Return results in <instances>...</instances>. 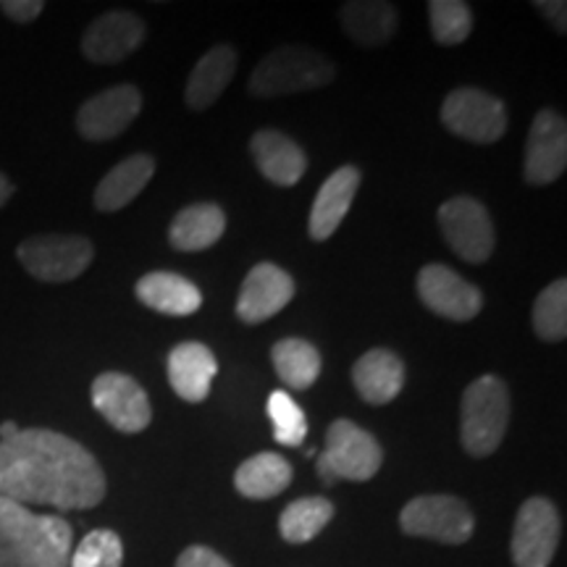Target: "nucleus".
<instances>
[{"mask_svg": "<svg viewBox=\"0 0 567 567\" xmlns=\"http://www.w3.org/2000/svg\"><path fill=\"white\" fill-rule=\"evenodd\" d=\"M109 484L95 455L74 439L51 429H19L0 442V496L19 505L92 509Z\"/></svg>", "mask_w": 567, "mask_h": 567, "instance_id": "f257e3e1", "label": "nucleus"}, {"mask_svg": "<svg viewBox=\"0 0 567 567\" xmlns=\"http://www.w3.org/2000/svg\"><path fill=\"white\" fill-rule=\"evenodd\" d=\"M74 530L59 515H38L0 496V567H69Z\"/></svg>", "mask_w": 567, "mask_h": 567, "instance_id": "f03ea898", "label": "nucleus"}, {"mask_svg": "<svg viewBox=\"0 0 567 567\" xmlns=\"http://www.w3.org/2000/svg\"><path fill=\"white\" fill-rule=\"evenodd\" d=\"M509 423V389L499 375H481L465 389L460 405V439L471 457H488Z\"/></svg>", "mask_w": 567, "mask_h": 567, "instance_id": "7ed1b4c3", "label": "nucleus"}, {"mask_svg": "<svg viewBox=\"0 0 567 567\" xmlns=\"http://www.w3.org/2000/svg\"><path fill=\"white\" fill-rule=\"evenodd\" d=\"M334 80V63L302 45H287L268 53L255 66L247 90L255 97H279L318 90Z\"/></svg>", "mask_w": 567, "mask_h": 567, "instance_id": "20e7f679", "label": "nucleus"}, {"mask_svg": "<svg viewBox=\"0 0 567 567\" xmlns=\"http://www.w3.org/2000/svg\"><path fill=\"white\" fill-rule=\"evenodd\" d=\"M384 450L373 434L360 429L358 423L339 417L326 434V452L318 455V478L326 486L337 481H371L381 471Z\"/></svg>", "mask_w": 567, "mask_h": 567, "instance_id": "39448f33", "label": "nucleus"}, {"mask_svg": "<svg viewBox=\"0 0 567 567\" xmlns=\"http://www.w3.org/2000/svg\"><path fill=\"white\" fill-rule=\"evenodd\" d=\"M17 258L38 281L63 284L87 271L95 247L80 234H38L19 245Z\"/></svg>", "mask_w": 567, "mask_h": 567, "instance_id": "423d86ee", "label": "nucleus"}, {"mask_svg": "<svg viewBox=\"0 0 567 567\" xmlns=\"http://www.w3.org/2000/svg\"><path fill=\"white\" fill-rule=\"evenodd\" d=\"M400 526L408 536L431 538L442 544H465L476 530V517L463 499L450 494H425L410 499L400 515Z\"/></svg>", "mask_w": 567, "mask_h": 567, "instance_id": "0eeeda50", "label": "nucleus"}, {"mask_svg": "<svg viewBox=\"0 0 567 567\" xmlns=\"http://www.w3.org/2000/svg\"><path fill=\"white\" fill-rule=\"evenodd\" d=\"M442 122L457 137L492 145L507 132V109L499 97L476 87H460L446 95Z\"/></svg>", "mask_w": 567, "mask_h": 567, "instance_id": "6e6552de", "label": "nucleus"}, {"mask_svg": "<svg viewBox=\"0 0 567 567\" xmlns=\"http://www.w3.org/2000/svg\"><path fill=\"white\" fill-rule=\"evenodd\" d=\"M439 226L446 245L467 264H486L494 252V224L486 205L473 197H452L439 208Z\"/></svg>", "mask_w": 567, "mask_h": 567, "instance_id": "1a4fd4ad", "label": "nucleus"}, {"mask_svg": "<svg viewBox=\"0 0 567 567\" xmlns=\"http://www.w3.org/2000/svg\"><path fill=\"white\" fill-rule=\"evenodd\" d=\"M92 405L122 434H140L153 421L151 396L132 375L109 371L92 381Z\"/></svg>", "mask_w": 567, "mask_h": 567, "instance_id": "9d476101", "label": "nucleus"}, {"mask_svg": "<svg viewBox=\"0 0 567 567\" xmlns=\"http://www.w3.org/2000/svg\"><path fill=\"white\" fill-rule=\"evenodd\" d=\"M559 544L557 507L544 496L523 502L513 528V563L515 567H549Z\"/></svg>", "mask_w": 567, "mask_h": 567, "instance_id": "9b49d317", "label": "nucleus"}, {"mask_svg": "<svg viewBox=\"0 0 567 567\" xmlns=\"http://www.w3.org/2000/svg\"><path fill=\"white\" fill-rule=\"evenodd\" d=\"M417 297L431 313L446 318V321H473L484 308V297L478 287L465 281L463 276L442 264H429L417 274Z\"/></svg>", "mask_w": 567, "mask_h": 567, "instance_id": "f8f14e48", "label": "nucleus"}, {"mask_svg": "<svg viewBox=\"0 0 567 567\" xmlns=\"http://www.w3.org/2000/svg\"><path fill=\"white\" fill-rule=\"evenodd\" d=\"M142 111V95L134 84H116V87L97 92L82 103L76 113V130L90 142H109L130 130Z\"/></svg>", "mask_w": 567, "mask_h": 567, "instance_id": "ddd939ff", "label": "nucleus"}, {"mask_svg": "<svg viewBox=\"0 0 567 567\" xmlns=\"http://www.w3.org/2000/svg\"><path fill=\"white\" fill-rule=\"evenodd\" d=\"M567 166V124L557 111L536 113L526 140V166L523 176L534 187L557 182Z\"/></svg>", "mask_w": 567, "mask_h": 567, "instance_id": "4468645a", "label": "nucleus"}, {"mask_svg": "<svg viewBox=\"0 0 567 567\" xmlns=\"http://www.w3.org/2000/svg\"><path fill=\"white\" fill-rule=\"evenodd\" d=\"M145 40V21L130 11H109L87 27L82 53L92 63H118L137 51Z\"/></svg>", "mask_w": 567, "mask_h": 567, "instance_id": "2eb2a0df", "label": "nucleus"}, {"mask_svg": "<svg viewBox=\"0 0 567 567\" xmlns=\"http://www.w3.org/2000/svg\"><path fill=\"white\" fill-rule=\"evenodd\" d=\"M295 297V279L274 264H258L239 289L237 316L245 323H264L281 313Z\"/></svg>", "mask_w": 567, "mask_h": 567, "instance_id": "dca6fc26", "label": "nucleus"}, {"mask_svg": "<svg viewBox=\"0 0 567 567\" xmlns=\"http://www.w3.org/2000/svg\"><path fill=\"white\" fill-rule=\"evenodd\" d=\"M360 179H363V176H360V168L342 166L321 184L308 224L310 237H313L316 243H326V239L339 229V224L344 221V216L352 208L354 195H358Z\"/></svg>", "mask_w": 567, "mask_h": 567, "instance_id": "f3484780", "label": "nucleus"}, {"mask_svg": "<svg viewBox=\"0 0 567 567\" xmlns=\"http://www.w3.org/2000/svg\"><path fill=\"white\" fill-rule=\"evenodd\" d=\"M216 373V354L200 342L176 344L168 354V384L184 402H203L210 394Z\"/></svg>", "mask_w": 567, "mask_h": 567, "instance_id": "a211bd4d", "label": "nucleus"}, {"mask_svg": "<svg viewBox=\"0 0 567 567\" xmlns=\"http://www.w3.org/2000/svg\"><path fill=\"white\" fill-rule=\"evenodd\" d=\"M250 153L258 172L268 182L279 184V187H295L305 176V168H308V158H305L302 147L276 130L255 132Z\"/></svg>", "mask_w": 567, "mask_h": 567, "instance_id": "6ab92c4d", "label": "nucleus"}, {"mask_svg": "<svg viewBox=\"0 0 567 567\" xmlns=\"http://www.w3.org/2000/svg\"><path fill=\"white\" fill-rule=\"evenodd\" d=\"M352 381L368 405H389L405 386V363L392 350H371L354 363Z\"/></svg>", "mask_w": 567, "mask_h": 567, "instance_id": "aec40b11", "label": "nucleus"}, {"mask_svg": "<svg viewBox=\"0 0 567 567\" xmlns=\"http://www.w3.org/2000/svg\"><path fill=\"white\" fill-rule=\"evenodd\" d=\"M137 300L145 308L163 316H193L200 310L203 292L193 281L172 271H155L142 276L134 287Z\"/></svg>", "mask_w": 567, "mask_h": 567, "instance_id": "412c9836", "label": "nucleus"}, {"mask_svg": "<svg viewBox=\"0 0 567 567\" xmlns=\"http://www.w3.org/2000/svg\"><path fill=\"white\" fill-rule=\"evenodd\" d=\"M155 174V161L151 155L137 153L124 158L118 166H113L95 187V208L103 213H116L130 205L142 189L147 187Z\"/></svg>", "mask_w": 567, "mask_h": 567, "instance_id": "4be33fe9", "label": "nucleus"}, {"mask_svg": "<svg viewBox=\"0 0 567 567\" xmlns=\"http://www.w3.org/2000/svg\"><path fill=\"white\" fill-rule=\"evenodd\" d=\"M234 74H237V51L231 45H216L213 51L205 53L195 63L193 74L187 80V90H184L189 109H210L224 95V90L229 87Z\"/></svg>", "mask_w": 567, "mask_h": 567, "instance_id": "5701e85b", "label": "nucleus"}, {"mask_svg": "<svg viewBox=\"0 0 567 567\" xmlns=\"http://www.w3.org/2000/svg\"><path fill=\"white\" fill-rule=\"evenodd\" d=\"M224 231V210L213 203H197L176 213L172 229H168V243L179 252H200L216 245Z\"/></svg>", "mask_w": 567, "mask_h": 567, "instance_id": "b1692460", "label": "nucleus"}, {"mask_svg": "<svg viewBox=\"0 0 567 567\" xmlns=\"http://www.w3.org/2000/svg\"><path fill=\"white\" fill-rule=\"evenodd\" d=\"M339 19L344 32L365 48L384 45L396 32V9L384 0H352L342 6Z\"/></svg>", "mask_w": 567, "mask_h": 567, "instance_id": "393cba45", "label": "nucleus"}, {"mask_svg": "<svg viewBox=\"0 0 567 567\" xmlns=\"http://www.w3.org/2000/svg\"><path fill=\"white\" fill-rule=\"evenodd\" d=\"M289 484H292V465L276 452L252 455L234 473V486L247 499H274Z\"/></svg>", "mask_w": 567, "mask_h": 567, "instance_id": "a878e982", "label": "nucleus"}, {"mask_svg": "<svg viewBox=\"0 0 567 567\" xmlns=\"http://www.w3.org/2000/svg\"><path fill=\"white\" fill-rule=\"evenodd\" d=\"M271 360L279 379L289 389H310L321 375V352L305 339H281L274 344Z\"/></svg>", "mask_w": 567, "mask_h": 567, "instance_id": "bb28decb", "label": "nucleus"}, {"mask_svg": "<svg viewBox=\"0 0 567 567\" xmlns=\"http://www.w3.org/2000/svg\"><path fill=\"white\" fill-rule=\"evenodd\" d=\"M334 517V505L326 496H305L284 509L279 517V530L284 542L308 544L329 526Z\"/></svg>", "mask_w": 567, "mask_h": 567, "instance_id": "cd10ccee", "label": "nucleus"}, {"mask_svg": "<svg viewBox=\"0 0 567 567\" xmlns=\"http://www.w3.org/2000/svg\"><path fill=\"white\" fill-rule=\"evenodd\" d=\"M534 331L544 342H563L567 337V281H551L534 302Z\"/></svg>", "mask_w": 567, "mask_h": 567, "instance_id": "c85d7f7f", "label": "nucleus"}, {"mask_svg": "<svg viewBox=\"0 0 567 567\" xmlns=\"http://www.w3.org/2000/svg\"><path fill=\"white\" fill-rule=\"evenodd\" d=\"M434 40L442 45H460L473 32V11L463 0H434L429 3Z\"/></svg>", "mask_w": 567, "mask_h": 567, "instance_id": "c756f323", "label": "nucleus"}, {"mask_svg": "<svg viewBox=\"0 0 567 567\" xmlns=\"http://www.w3.org/2000/svg\"><path fill=\"white\" fill-rule=\"evenodd\" d=\"M268 417L274 423V439L284 446H302L308 436V417L284 389L268 396Z\"/></svg>", "mask_w": 567, "mask_h": 567, "instance_id": "7c9ffc66", "label": "nucleus"}, {"mask_svg": "<svg viewBox=\"0 0 567 567\" xmlns=\"http://www.w3.org/2000/svg\"><path fill=\"white\" fill-rule=\"evenodd\" d=\"M124 547L113 530L97 528L82 538L80 547L71 551L69 567H122Z\"/></svg>", "mask_w": 567, "mask_h": 567, "instance_id": "2f4dec72", "label": "nucleus"}, {"mask_svg": "<svg viewBox=\"0 0 567 567\" xmlns=\"http://www.w3.org/2000/svg\"><path fill=\"white\" fill-rule=\"evenodd\" d=\"M0 11L6 13L11 21H19V24H30L45 11V3L42 0H3L0 3Z\"/></svg>", "mask_w": 567, "mask_h": 567, "instance_id": "473e14b6", "label": "nucleus"}, {"mask_svg": "<svg viewBox=\"0 0 567 567\" xmlns=\"http://www.w3.org/2000/svg\"><path fill=\"white\" fill-rule=\"evenodd\" d=\"M176 567H231L226 559L208 547H189L184 549L179 559H176Z\"/></svg>", "mask_w": 567, "mask_h": 567, "instance_id": "72a5a7b5", "label": "nucleus"}, {"mask_svg": "<svg viewBox=\"0 0 567 567\" xmlns=\"http://www.w3.org/2000/svg\"><path fill=\"white\" fill-rule=\"evenodd\" d=\"M536 9L547 17L551 24H555V30L559 34H565L567 30V3H563V0H538Z\"/></svg>", "mask_w": 567, "mask_h": 567, "instance_id": "f704fd0d", "label": "nucleus"}, {"mask_svg": "<svg viewBox=\"0 0 567 567\" xmlns=\"http://www.w3.org/2000/svg\"><path fill=\"white\" fill-rule=\"evenodd\" d=\"M11 195H13V184H11L9 176L0 172V208H3V205L11 200Z\"/></svg>", "mask_w": 567, "mask_h": 567, "instance_id": "c9c22d12", "label": "nucleus"}, {"mask_svg": "<svg viewBox=\"0 0 567 567\" xmlns=\"http://www.w3.org/2000/svg\"><path fill=\"white\" fill-rule=\"evenodd\" d=\"M19 434V425L13 423V421H6V423H0V442H6V439H11V436H17Z\"/></svg>", "mask_w": 567, "mask_h": 567, "instance_id": "e433bc0d", "label": "nucleus"}]
</instances>
